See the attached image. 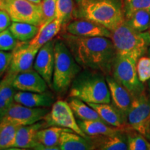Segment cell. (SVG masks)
Wrapping results in <instances>:
<instances>
[{
	"mask_svg": "<svg viewBox=\"0 0 150 150\" xmlns=\"http://www.w3.org/2000/svg\"><path fill=\"white\" fill-rule=\"evenodd\" d=\"M33 149L36 150H59L60 147L59 146H56V147H49V146H46L42 145V144L39 143L37 146L33 148Z\"/></svg>",
	"mask_w": 150,
	"mask_h": 150,
	"instance_id": "74e56055",
	"label": "cell"
},
{
	"mask_svg": "<svg viewBox=\"0 0 150 150\" xmlns=\"http://www.w3.org/2000/svg\"><path fill=\"white\" fill-rule=\"evenodd\" d=\"M145 138H147L148 140L150 141V120H149V122L148 124L147 127V129H146V131H145Z\"/></svg>",
	"mask_w": 150,
	"mask_h": 150,
	"instance_id": "f35d334b",
	"label": "cell"
},
{
	"mask_svg": "<svg viewBox=\"0 0 150 150\" xmlns=\"http://www.w3.org/2000/svg\"><path fill=\"white\" fill-rule=\"evenodd\" d=\"M55 63L52 85L58 93L69 88L81 71V66L65 42L58 40L54 44Z\"/></svg>",
	"mask_w": 150,
	"mask_h": 150,
	"instance_id": "5b68a950",
	"label": "cell"
},
{
	"mask_svg": "<svg viewBox=\"0 0 150 150\" xmlns=\"http://www.w3.org/2000/svg\"><path fill=\"white\" fill-rule=\"evenodd\" d=\"M26 42H18L16 47L13 50L12 60H11L9 70L18 74L32 68L33 62L38 52V49L32 47Z\"/></svg>",
	"mask_w": 150,
	"mask_h": 150,
	"instance_id": "7c38bea8",
	"label": "cell"
},
{
	"mask_svg": "<svg viewBox=\"0 0 150 150\" xmlns=\"http://www.w3.org/2000/svg\"><path fill=\"white\" fill-rule=\"evenodd\" d=\"M62 26V22L57 19L47 24L41 26L39 27L37 35L29 41V45L32 47L40 50L41 47L52 40L59 33Z\"/></svg>",
	"mask_w": 150,
	"mask_h": 150,
	"instance_id": "44dd1931",
	"label": "cell"
},
{
	"mask_svg": "<svg viewBox=\"0 0 150 150\" xmlns=\"http://www.w3.org/2000/svg\"><path fill=\"white\" fill-rule=\"evenodd\" d=\"M54 97L46 93L20 91L15 94L14 101L18 104L31 108L49 107L54 104Z\"/></svg>",
	"mask_w": 150,
	"mask_h": 150,
	"instance_id": "e0dca14e",
	"label": "cell"
},
{
	"mask_svg": "<svg viewBox=\"0 0 150 150\" xmlns=\"http://www.w3.org/2000/svg\"><path fill=\"white\" fill-rule=\"evenodd\" d=\"M96 110L103 121L112 127L122 128L125 126V117L115 106L109 104H88Z\"/></svg>",
	"mask_w": 150,
	"mask_h": 150,
	"instance_id": "ffe728a7",
	"label": "cell"
},
{
	"mask_svg": "<svg viewBox=\"0 0 150 150\" xmlns=\"http://www.w3.org/2000/svg\"><path fill=\"white\" fill-rule=\"evenodd\" d=\"M65 129H67L58 126L51 127L47 129H41L37 133L38 142V143L49 147L59 146L61 133Z\"/></svg>",
	"mask_w": 150,
	"mask_h": 150,
	"instance_id": "d4e9b609",
	"label": "cell"
},
{
	"mask_svg": "<svg viewBox=\"0 0 150 150\" xmlns=\"http://www.w3.org/2000/svg\"><path fill=\"white\" fill-rule=\"evenodd\" d=\"M21 127L11 123L0 122V150L12 147L17 132Z\"/></svg>",
	"mask_w": 150,
	"mask_h": 150,
	"instance_id": "4316f807",
	"label": "cell"
},
{
	"mask_svg": "<svg viewBox=\"0 0 150 150\" xmlns=\"http://www.w3.org/2000/svg\"><path fill=\"white\" fill-rule=\"evenodd\" d=\"M137 62L138 60L131 56L117 54L112 70L115 80L123 86L133 97L142 93L144 90L138 76Z\"/></svg>",
	"mask_w": 150,
	"mask_h": 150,
	"instance_id": "8992f818",
	"label": "cell"
},
{
	"mask_svg": "<svg viewBox=\"0 0 150 150\" xmlns=\"http://www.w3.org/2000/svg\"><path fill=\"white\" fill-rule=\"evenodd\" d=\"M125 22L136 31L143 32L150 28V8L140 9L133 13Z\"/></svg>",
	"mask_w": 150,
	"mask_h": 150,
	"instance_id": "484cf974",
	"label": "cell"
},
{
	"mask_svg": "<svg viewBox=\"0 0 150 150\" xmlns=\"http://www.w3.org/2000/svg\"><path fill=\"white\" fill-rule=\"evenodd\" d=\"M0 10H4V0H0Z\"/></svg>",
	"mask_w": 150,
	"mask_h": 150,
	"instance_id": "60d3db41",
	"label": "cell"
},
{
	"mask_svg": "<svg viewBox=\"0 0 150 150\" xmlns=\"http://www.w3.org/2000/svg\"><path fill=\"white\" fill-rule=\"evenodd\" d=\"M69 104L74 115L77 116L81 120H102L96 110L88 104H86L83 101L72 97Z\"/></svg>",
	"mask_w": 150,
	"mask_h": 150,
	"instance_id": "cb8c5ba5",
	"label": "cell"
},
{
	"mask_svg": "<svg viewBox=\"0 0 150 150\" xmlns=\"http://www.w3.org/2000/svg\"><path fill=\"white\" fill-rule=\"evenodd\" d=\"M27 1H31V2L34 4H41L42 3V0H27Z\"/></svg>",
	"mask_w": 150,
	"mask_h": 150,
	"instance_id": "ab89813d",
	"label": "cell"
},
{
	"mask_svg": "<svg viewBox=\"0 0 150 150\" xmlns=\"http://www.w3.org/2000/svg\"><path fill=\"white\" fill-rule=\"evenodd\" d=\"M75 1H76L77 3L79 4L81 2V0H75Z\"/></svg>",
	"mask_w": 150,
	"mask_h": 150,
	"instance_id": "7bdbcfd3",
	"label": "cell"
},
{
	"mask_svg": "<svg viewBox=\"0 0 150 150\" xmlns=\"http://www.w3.org/2000/svg\"><path fill=\"white\" fill-rule=\"evenodd\" d=\"M127 145L129 150H150V142L142 136V134L128 135Z\"/></svg>",
	"mask_w": 150,
	"mask_h": 150,
	"instance_id": "4dcf8cb0",
	"label": "cell"
},
{
	"mask_svg": "<svg viewBox=\"0 0 150 150\" xmlns=\"http://www.w3.org/2000/svg\"><path fill=\"white\" fill-rule=\"evenodd\" d=\"M13 54L0 50V76L10 67Z\"/></svg>",
	"mask_w": 150,
	"mask_h": 150,
	"instance_id": "e575fe53",
	"label": "cell"
},
{
	"mask_svg": "<svg viewBox=\"0 0 150 150\" xmlns=\"http://www.w3.org/2000/svg\"><path fill=\"white\" fill-rule=\"evenodd\" d=\"M61 150H91L95 149L91 138H86L67 129L61 133L59 142Z\"/></svg>",
	"mask_w": 150,
	"mask_h": 150,
	"instance_id": "ac0fdd59",
	"label": "cell"
},
{
	"mask_svg": "<svg viewBox=\"0 0 150 150\" xmlns=\"http://www.w3.org/2000/svg\"><path fill=\"white\" fill-rule=\"evenodd\" d=\"M18 44L17 40L10 29H7L0 32V50L1 51H11L13 50Z\"/></svg>",
	"mask_w": 150,
	"mask_h": 150,
	"instance_id": "d6a6232c",
	"label": "cell"
},
{
	"mask_svg": "<svg viewBox=\"0 0 150 150\" xmlns=\"http://www.w3.org/2000/svg\"><path fill=\"white\" fill-rule=\"evenodd\" d=\"M47 85L42 76L32 68L18 73L13 81L14 88L20 91L44 93Z\"/></svg>",
	"mask_w": 150,
	"mask_h": 150,
	"instance_id": "5bb4252c",
	"label": "cell"
},
{
	"mask_svg": "<svg viewBox=\"0 0 150 150\" xmlns=\"http://www.w3.org/2000/svg\"><path fill=\"white\" fill-rule=\"evenodd\" d=\"M11 19L5 10H0V32L7 29L11 25Z\"/></svg>",
	"mask_w": 150,
	"mask_h": 150,
	"instance_id": "d590c367",
	"label": "cell"
},
{
	"mask_svg": "<svg viewBox=\"0 0 150 150\" xmlns=\"http://www.w3.org/2000/svg\"><path fill=\"white\" fill-rule=\"evenodd\" d=\"M74 10L72 0H56V19L63 25L70 20Z\"/></svg>",
	"mask_w": 150,
	"mask_h": 150,
	"instance_id": "f1b7e54d",
	"label": "cell"
},
{
	"mask_svg": "<svg viewBox=\"0 0 150 150\" xmlns=\"http://www.w3.org/2000/svg\"><path fill=\"white\" fill-rule=\"evenodd\" d=\"M127 120L131 128L145 135L150 120V100L144 92L134 97Z\"/></svg>",
	"mask_w": 150,
	"mask_h": 150,
	"instance_id": "30bf717a",
	"label": "cell"
},
{
	"mask_svg": "<svg viewBox=\"0 0 150 150\" xmlns=\"http://www.w3.org/2000/svg\"><path fill=\"white\" fill-rule=\"evenodd\" d=\"M148 87H149V92H150V79H149V81H148Z\"/></svg>",
	"mask_w": 150,
	"mask_h": 150,
	"instance_id": "b9f144b4",
	"label": "cell"
},
{
	"mask_svg": "<svg viewBox=\"0 0 150 150\" xmlns=\"http://www.w3.org/2000/svg\"><path fill=\"white\" fill-rule=\"evenodd\" d=\"M149 32H150V31H149Z\"/></svg>",
	"mask_w": 150,
	"mask_h": 150,
	"instance_id": "f6af8a7d",
	"label": "cell"
},
{
	"mask_svg": "<svg viewBox=\"0 0 150 150\" xmlns=\"http://www.w3.org/2000/svg\"><path fill=\"white\" fill-rule=\"evenodd\" d=\"M1 117H0V122H1Z\"/></svg>",
	"mask_w": 150,
	"mask_h": 150,
	"instance_id": "ee69618b",
	"label": "cell"
},
{
	"mask_svg": "<svg viewBox=\"0 0 150 150\" xmlns=\"http://www.w3.org/2000/svg\"><path fill=\"white\" fill-rule=\"evenodd\" d=\"M45 125V124L42 122H38L33 125L22 126L17 132L13 145L9 149L13 148H18L20 149L28 148L33 149L39 144L37 140V133Z\"/></svg>",
	"mask_w": 150,
	"mask_h": 150,
	"instance_id": "2e32d148",
	"label": "cell"
},
{
	"mask_svg": "<svg viewBox=\"0 0 150 150\" xmlns=\"http://www.w3.org/2000/svg\"><path fill=\"white\" fill-rule=\"evenodd\" d=\"M70 96L87 104H110L111 101L107 82L97 73H86L79 76L73 83Z\"/></svg>",
	"mask_w": 150,
	"mask_h": 150,
	"instance_id": "277c9868",
	"label": "cell"
},
{
	"mask_svg": "<svg viewBox=\"0 0 150 150\" xmlns=\"http://www.w3.org/2000/svg\"><path fill=\"white\" fill-rule=\"evenodd\" d=\"M77 123L81 130L88 137H93L101 135H108L119 133L122 128L109 127L108 124L102 120H77Z\"/></svg>",
	"mask_w": 150,
	"mask_h": 150,
	"instance_id": "7402d4cb",
	"label": "cell"
},
{
	"mask_svg": "<svg viewBox=\"0 0 150 150\" xmlns=\"http://www.w3.org/2000/svg\"><path fill=\"white\" fill-rule=\"evenodd\" d=\"M116 54L129 56L137 60L145 53L150 46V32H140L124 21L112 31L110 37Z\"/></svg>",
	"mask_w": 150,
	"mask_h": 150,
	"instance_id": "3957f363",
	"label": "cell"
},
{
	"mask_svg": "<svg viewBox=\"0 0 150 150\" xmlns=\"http://www.w3.org/2000/svg\"><path fill=\"white\" fill-rule=\"evenodd\" d=\"M106 81L114 106L121 112L125 119H126L134 97L114 78L108 76L106 78Z\"/></svg>",
	"mask_w": 150,
	"mask_h": 150,
	"instance_id": "9a60e30c",
	"label": "cell"
},
{
	"mask_svg": "<svg viewBox=\"0 0 150 150\" xmlns=\"http://www.w3.org/2000/svg\"><path fill=\"white\" fill-rule=\"evenodd\" d=\"M48 112L49 110L45 107H28L14 102L1 122L20 126L30 125L44 119Z\"/></svg>",
	"mask_w": 150,
	"mask_h": 150,
	"instance_id": "ba28073f",
	"label": "cell"
},
{
	"mask_svg": "<svg viewBox=\"0 0 150 150\" xmlns=\"http://www.w3.org/2000/svg\"><path fill=\"white\" fill-rule=\"evenodd\" d=\"M44 119L50 125L69 129L81 136L88 138L79 126L70 104L65 101L58 100L54 103L51 111L47 114Z\"/></svg>",
	"mask_w": 150,
	"mask_h": 150,
	"instance_id": "9c48e42d",
	"label": "cell"
},
{
	"mask_svg": "<svg viewBox=\"0 0 150 150\" xmlns=\"http://www.w3.org/2000/svg\"><path fill=\"white\" fill-rule=\"evenodd\" d=\"M137 72L142 83L150 79V57L141 56L137 62Z\"/></svg>",
	"mask_w": 150,
	"mask_h": 150,
	"instance_id": "836d02e7",
	"label": "cell"
},
{
	"mask_svg": "<svg viewBox=\"0 0 150 150\" xmlns=\"http://www.w3.org/2000/svg\"><path fill=\"white\" fill-rule=\"evenodd\" d=\"M78 15L112 31L124 20L123 0H81Z\"/></svg>",
	"mask_w": 150,
	"mask_h": 150,
	"instance_id": "7a4b0ae2",
	"label": "cell"
},
{
	"mask_svg": "<svg viewBox=\"0 0 150 150\" xmlns=\"http://www.w3.org/2000/svg\"><path fill=\"white\" fill-rule=\"evenodd\" d=\"M4 10L11 17V21L34 24H42V4H34L27 0H4Z\"/></svg>",
	"mask_w": 150,
	"mask_h": 150,
	"instance_id": "52a82bcc",
	"label": "cell"
},
{
	"mask_svg": "<svg viewBox=\"0 0 150 150\" xmlns=\"http://www.w3.org/2000/svg\"><path fill=\"white\" fill-rule=\"evenodd\" d=\"M16 75L11 70H8L3 80L0 81V95L11 104L15 102L14 96L16 94V88L13 86V81Z\"/></svg>",
	"mask_w": 150,
	"mask_h": 150,
	"instance_id": "83f0119b",
	"label": "cell"
},
{
	"mask_svg": "<svg viewBox=\"0 0 150 150\" xmlns=\"http://www.w3.org/2000/svg\"><path fill=\"white\" fill-rule=\"evenodd\" d=\"M123 4L126 18L140 9L150 8V0H123Z\"/></svg>",
	"mask_w": 150,
	"mask_h": 150,
	"instance_id": "f546056e",
	"label": "cell"
},
{
	"mask_svg": "<svg viewBox=\"0 0 150 150\" xmlns=\"http://www.w3.org/2000/svg\"><path fill=\"white\" fill-rule=\"evenodd\" d=\"M11 105V103H9L8 101L6 100L3 97L0 95V117H1V119L6 115V113L8 111Z\"/></svg>",
	"mask_w": 150,
	"mask_h": 150,
	"instance_id": "8d00e7d4",
	"label": "cell"
},
{
	"mask_svg": "<svg viewBox=\"0 0 150 150\" xmlns=\"http://www.w3.org/2000/svg\"><path fill=\"white\" fill-rule=\"evenodd\" d=\"M9 29L18 41L27 42L31 40L37 35L39 27L29 23L13 22L9 27Z\"/></svg>",
	"mask_w": 150,
	"mask_h": 150,
	"instance_id": "603a6c76",
	"label": "cell"
},
{
	"mask_svg": "<svg viewBox=\"0 0 150 150\" xmlns=\"http://www.w3.org/2000/svg\"><path fill=\"white\" fill-rule=\"evenodd\" d=\"M93 142L95 149L101 150H126L128 149L127 138L121 131L108 135H101L89 137Z\"/></svg>",
	"mask_w": 150,
	"mask_h": 150,
	"instance_id": "d6986e66",
	"label": "cell"
},
{
	"mask_svg": "<svg viewBox=\"0 0 150 150\" xmlns=\"http://www.w3.org/2000/svg\"><path fill=\"white\" fill-rule=\"evenodd\" d=\"M54 44L55 41L52 40L41 47L33 63L34 70L42 76L48 85H51L53 79L55 63Z\"/></svg>",
	"mask_w": 150,
	"mask_h": 150,
	"instance_id": "8fae6325",
	"label": "cell"
},
{
	"mask_svg": "<svg viewBox=\"0 0 150 150\" xmlns=\"http://www.w3.org/2000/svg\"><path fill=\"white\" fill-rule=\"evenodd\" d=\"M67 33L79 37H106L110 38L112 31L104 26L91 20H79L69 23L66 27Z\"/></svg>",
	"mask_w": 150,
	"mask_h": 150,
	"instance_id": "4fadbf2b",
	"label": "cell"
},
{
	"mask_svg": "<svg viewBox=\"0 0 150 150\" xmlns=\"http://www.w3.org/2000/svg\"><path fill=\"white\" fill-rule=\"evenodd\" d=\"M42 4V25H45L56 19V0H43Z\"/></svg>",
	"mask_w": 150,
	"mask_h": 150,
	"instance_id": "1f68e13d",
	"label": "cell"
},
{
	"mask_svg": "<svg viewBox=\"0 0 150 150\" xmlns=\"http://www.w3.org/2000/svg\"><path fill=\"white\" fill-rule=\"evenodd\" d=\"M65 45L79 64L107 74L112 70L117 56L111 39L106 37L63 35Z\"/></svg>",
	"mask_w": 150,
	"mask_h": 150,
	"instance_id": "6da1fadb",
	"label": "cell"
}]
</instances>
